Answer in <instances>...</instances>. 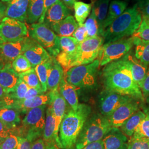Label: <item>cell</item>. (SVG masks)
Wrapping results in <instances>:
<instances>
[{
    "mask_svg": "<svg viewBox=\"0 0 149 149\" xmlns=\"http://www.w3.org/2000/svg\"><path fill=\"white\" fill-rule=\"evenodd\" d=\"M104 44L102 36L88 37L82 43H79L74 56L71 59L68 70L70 68L90 64L97 59Z\"/></svg>",
    "mask_w": 149,
    "mask_h": 149,
    "instance_id": "obj_6",
    "label": "cell"
},
{
    "mask_svg": "<svg viewBox=\"0 0 149 149\" xmlns=\"http://www.w3.org/2000/svg\"><path fill=\"white\" fill-rule=\"evenodd\" d=\"M79 26L74 17L69 15L61 21L55 24L52 30L60 37H71Z\"/></svg>",
    "mask_w": 149,
    "mask_h": 149,
    "instance_id": "obj_24",
    "label": "cell"
},
{
    "mask_svg": "<svg viewBox=\"0 0 149 149\" xmlns=\"http://www.w3.org/2000/svg\"><path fill=\"white\" fill-rule=\"evenodd\" d=\"M31 149H60V148L56 143L48 142L40 138L33 142Z\"/></svg>",
    "mask_w": 149,
    "mask_h": 149,
    "instance_id": "obj_42",
    "label": "cell"
},
{
    "mask_svg": "<svg viewBox=\"0 0 149 149\" xmlns=\"http://www.w3.org/2000/svg\"><path fill=\"white\" fill-rule=\"evenodd\" d=\"M0 1H2V0H0Z\"/></svg>",
    "mask_w": 149,
    "mask_h": 149,
    "instance_id": "obj_61",
    "label": "cell"
},
{
    "mask_svg": "<svg viewBox=\"0 0 149 149\" xmlns=\"http://www.w3.org/2000/svg\"><path fill=\"white\" fill-rule=\"evenodd\" d=\"M124 1H127H127H129V0H124Z\"/></svg>",
    "mask_w": 149,
    "mask_h": 149,
    "instance_id": "obj_60",
    "label": "cell"
},
{
    "mask_svg": "<svg viewBox=\"0 0 149 149\" xmlns=\"http://www.w3.org/2000/svg\"><path fill=\"white\" fill-rule=\"evenodd\" d=\"M112 128L108 118L103 115H95L88 119L77 139L76 149H81L86 145L102 140Z\"/></svg>",
    "mask_w": 149,
    "mask_h": 149,
    "instance_id": "obj_4",
    "label": "cell"
},
{
    "mask_svg": "<svg viewBox=\"0 0 149 149\" xmlns=\"http://www.w3.org/2000/svg\"><path fill=\"white\" fill-rule=\"evenodd\" d=\"M29 0H11L7 2L5 17L26 21Z\"/></svg>",
    "mask_w": 149,
    "mask_h": 149,
    "instance_id": "obj_19",
    "label": "cell"
},
{
    "mask_svg": "<svg viewBox=\"0 0 149 149\" xmlns=\"http://www.w3.org/2000/svg\"><path fill=\"white\" fill-rule=\"evenodd\" d=\"M2 106H5V103H4L3 102L1 101L0 100V107Z\"/></svg>",
    "mask_w": 149,
    "mask_h": 149,
    "instance_id": "obj_56",
    "label": "cell"
},
{
    "mask_svg": "<svg viewBox=\"0 0 149 149\" xmlns=\"http://www.w3.org/2000/svg\"><path fill=\"white\" fill-rule=\"evenodd\" d=\"M84 25L87 29L88 37H93L98 36H100V27L93 8L92 9L89 17L86 20Z\"/></svg>",
    "mask_w": 149,
    "mask_h": 149,
    "instance_id": "obj_36",
    "label": "cell"
},
{
    "mask_svg": "<svg viewBox=\"0 0 149 149\" xmlns=\"http://www.w3.org/2000/svg\"><path fill=\"white\" fill-rule=\"evenodd\" d=\"M54 58L52 57L48 61L39 64L36 66L34 69L36 71L38 78L40 82L43 91L46 93L48 91L47 89V82L48 76L50 71V69L53 64Z\"/></svg>",
    "mask_w": 149,
    "mask_h": 149,
    "instance_id": "obj_32",
    "label": "cell"
},
{
    "mask_svg": "<svg viewBox=\"0 0 149 149\" xmlns=\"http://www.w3.org/2000/svg\"><path fill=\"white\" fill-rule=\"evenodd\" d=\"M139 10L141 12L142 17L149 19V0H147Z\"/></svg>",
    "mask_w": 149,
    "mask_h": 149,
    "instance_id": "obj_50",
    "label": "cell"
},
{
    "mask_svg": "<svg viewBox=\"0 0 149 149\" xmlns=\"http://www.w3.org/2000/svg\"><path fill=\"white\" fill-rule=\"evenodd\" d=\"M28 88L29 87L20 79L14 90L7 94L9 101L7 105L6 106H7L12 101L24 99Z\"/></svg>",
    "mask_w": 149,
    "mask_h": 149,
    "instance_id": "obj_35",
    "label": "cell"
},
{
    "mask_svg": "<svg viewBox=\"0 0 149 149\" xmlns=\"http://www.w3.org/2000/svg\"><path fill=\"white\" fill-rule=\"evenodd\" d=\"M70 13L69 8L65 5L61 0H59L49 8L43 23L52 29L55 24L66 18L69 16Z\"/></svg>",
    "mask_w": 149,
    "mask_h": 149,
    "instance_id": "obj_17",
    "label": "cell"
},
{
    "mask_svg": "<svg viewBox=\"0 0 149 149\" xmlns=\"http://www.w3.org/2000/svg\"><path fill=\"white\" fill-rule=\"evenodd\" d=\"M64 71L61 65L54 58L53 64L48 76L47 89L48 91L55 90L59 88V85L63 79Z\"/></svg>",
    "mask_w": 149,
    "mask_h": 149,
    "instance_id": "obj_26",
    "label": "cell"
},
{
    "mask_svg": "<svg viewBox=\"0 0 149 149\" xmlns=\"http://www.w3.org/2000/svg\"><path fill=\"white\" fill-rule=\"evenodd\" d=\"M23 55L29 60L33 68L48 61L52 58L46 49L35 40L27 48Z\"/></svg>",
    "mask_w": 149,
    "mask_h": 149,
    "instance_id": "obj_20",
    "label": "cell"
},
{
    "mask_svg": "<svg viewBox=\"0 0 149 149\" xmlns=\"http://www.w3.org/2000/svg\"><path fill=\"white\" fill-rule=\"evenodd\" d=\"M74 18L79 25L84 24L86 18L91 14L92 5L81 1H76L74 5Z\"/></svg>",
    "mask_w": 149,
    "mask_h": 149,
    "instance_id": "obj_33",
    "label": "cell"
},
{
    "mask_svg": "<svg viewBox=\"0 0 149 149\" xmlns=\"http://www.w3.org/2000/svg\"><path fill=\"white\" fill-rule=\"evenodd\" d=\"M77 87L68 83L64 77L59 85V92L72 109L77 110L79 103L77 93Z\"/></svg>",
    "mask_w": 149,
    "mask_h": 149,
    "instance_id": "obj_23",
    "label": "cell"
},
{
    "mask_svg": "<svg viewBox=\"0 0 149 149\" xmlns=\"http://www.w3.org/2000/svg\"><path fill=\"white\" fill-rule=\"evenodd\" d=\"M145 117L143 111L139 110L128 119L120 127V130L127 137H132L136 129Z\"/></svg>",
    "mask_w": 149,
    "mask_h": 149,
    "instance_id": "obj_28",
    "label": "cell"
},
{
    "mask_svg": "<svg viewBox=\"0 0 149 149\" xmlns=\"http://www.w3.org/2000/svg\"><path fill=\"white\" fill-rule=\"evenodd\" d=\"M123 58L130 70L134 80L141 88L148 67L139 61L130 52Z\"/></svg>",
    "mask_w": 149,
    "mask_h": 149,
    "instance_id": "obj_18",
    "label": "cell"
},
{
    "mask_svg": "<svg viewBox=\"0 0 149 149\" xmlns=\"http://www.w3.org/2000/svg\"><path fill=\"white\" fill-rule=\"evenodd\" d=\"M134 45L133 38H124L111 43L104 44L98 56L100 66L122 59L128 54Z\"/></svg>",
    "mask_w": 149,
    "mask_h": 149,
    "instance_id": "obj_8",
    "label": "cell"
},
{
    "mask_svg": "<svg viewBox=\"0 0 149 149\" xmlns=\"http://www.w3.org/2000/svg\"><path fill=\"white\" fill-rule=\"evenodd\" d=\"M127 149H149V138L132 136L128 140Z\"/></svg>",
    "mask_w": 149,
    "mask_h": 149,
    "instance_id": "obj_40",
    "label": "cell"
},
{
    "mask_svg": "<svg viewBox=\"0 0 149 149\" xmlns=\"http://www.w3.org/2000/svg\"><path fill=\"white\" fill-rule=\"evenodd\" d=\"M140 108L139 100L133 98L130 101L119 107L108 118L112 127L120 128L123 124Z\"/></svg>",
    "mask_w": 149,
    "mask_h": 149,
    "instance_id": "obj_13",
    "label": "cell"
},
{
    "mask_svg": "<svg viewBox=\"0 0 149 149\" xmlns=\"http://www.w3.org/2000/svg\"><path fill=\"white\" fill-rule=\"evenodd\" d=\"M34 41L29 36L15 42L3 43L0 45V57L5 64H11L17 57L23 54Z\"/></svg>",
    "mask_w": 149,
    "mask_h": 149,
    "instance_id": "obj_12",
    "label": "cell"
},
{
    "mask_svg": "<svg viewBox=\"0 0 149 149\" xmlns=\"http://www.w3.org/2000/svg\"><path fill=\"white\" fill-rule=\"evenodd\" d=\"M5 65V63L3 62V61L2 60V58L0 57V69H1L2 68H3Z\"/></svg>",
    "mask_w": 149,
    "mask_h": 149,
    "instance_id": "obj_55",
    "label": "cell"
},
{
    "mask_svg": "<svg viewBox=\"0 0 149 149\" xmlns=\"http://www.w3.org/2000/svg\"><path fill=\"white\" fill-rule=\"evenodd\" d=\"M133 98H134L130 96L104 91L102 93L100 100V109L102 115L109 117L119 107L130 101Z\"/></svg>",
    "mask_w": 149,
    "mask_h": 149,
    "instance_id": "obj_11",
    "label": "cell"
},
{
    "mask_svg": "<svg viewBox=\"0 0 149 149\" xmlns=\"http://www.w3.org/2000/svg\"><path fill=\"white\" fill-rule=\"evenodd\" d=\"M15 129H13L0 120V138L6 139L12 134L15 133Z\"/></svg>",
    "mask_w": 149,
    "mask_h": 149,
    "instance_id": "obj_45",
    "label": "cell"
},
{
    "mask_svg": "<svg viewBox=\"0 0 149 149\" xmlns=\"http://www.w3.org/2000/svg\"><path fill=\"white\" fill-rule=\"evenodd\" d=\"M29 36L49 52L55 45L58 36L44 23L32 24L28 29Z\"/></svg>",
    "mask_w": 149,
    "mask_h": 149,
    "instance_id": "obj_10",
    "label": "cell"
},
{
    "mask_svg": "<svg viewBox=\"0 0 149 149\" xmlns=\"http://www.w3.org/2000/svg\"><path fill=\"white\" fill-rule=\"evenodd\" d=\"M44 0H29L26 22L32 24L39 21L44 10Z\"/></svg>",
    "mask_w": 149,
    "mask_h": 149,
    "instance_id": "obj_30",
    "label": "cell"
},
{
    "mask_svg": "<svg viewBox=\"0 0 149 149\" xmlns=\"http://www.w3.org/2000/svg\"><path fill=\"white\" fill-rule=\"evenodd\" d=\"M55 128V119L51 107L49 106L46 110L45 124L42 138L46 141L56 143L59 148L62 149L59 136L56 134Z\"/></svg>",
    "mask_w": 149,
    "mask_h": 149,
    "instance_id": "obj_22",
    "label": "cell"
},
{
    "mask_svg": "<svg viewBox=\"0 0 149 149\" xmlns=\"http://www.w3.org/2000/svg\"><path fill=\"white\" fill-rule=\"evenodd\" d=\"M100 61L96 59L87 65L74 66L64 72V78L70 84L76 87L84 88L92 86L95 84Z\"/></svg>",
    "mask_w": 149,
    "mask_h": 149,
    "instance_id": "obj_7",
    "label": "cell"
},
{
    "mask_svg": "<svg viewBox=\"0 0 149 149\" xmlns=\"http://www.w3.org/2000/svg\"><path fill=\"white\" fill-rule=\"evenodd\" d=\"M0 120L15 129L21 122L20 113L9 107H0Z\"/></svg>",
    "mask_w": 149,
    "mask_h": 149,
    "instance_id": "obj_27",
    "label": "cell"
},
{
    "mask_svg": "<svg viewBox=\"0 0 149 149\" xmlns=\"http://www.w3.org/2000/svg\"><path fill=\"white\" fill-rule=\"evenodd\" d=\"M11 66L18 74H21L32 69V66L26 57L22 54L17 57L11 63Z\"/></svg>",
    "mask_w": 149,
    "mask_h": 149,
    "instance_id": "obj_38",
    "label": "cell"
},
{
    "mask_svg": "<svg viewBox=\"0 0 149 149\" xmlns=\"http://www.w3.org/2000/svg\"><path fill=\"white\" fill-rule=\"evenodd\" d=\"M128 2L124 0H112L110 2L108 14L104 24V30L127 10Z\"/></svg>",
    "mask_w": 149,
    "mask_h": 149,
    "instance_id": "obj_25",
    "label": "cell"
},
{
    "mask_svg": "<svg viewBox=\"0 0 149 149\" xmlns=\"http://www.w3.org/2000/svg\"><path fill=\"white\" fill-rule=\"evenodd\" d=\"M47 105L33 108L26 114L18 130V136L29 139L32 143L43 136Z\"/></svg>",
    "mask_w": 149,
    "mask_h": 149,
    "instance_id": "obj_5",
    "label": "cell"
},
{
    "mask_svg": "<svg viewBox=\"0 0 149 149\" xmlns=\"http://www.w3.org/2000/svg\"><path fill=\"white\" fill-rule=\"evenodd\" d=\"M5 43L2 40V39L0 38V45H1L3 43Z\"/></svg>",
    "mask_w": 149,
    "mask_h": 149,
    "instance_id": "obj_58",
    "label": "cell"
},
{
    "mask_svg": "<svg viewBox=\"0 0 149 149\" xmlns=\"http://www.w3.org/2000/svg\"><path fill=\"white\" fill-rule=\"evenodd\" d=\"M19 79L29 87L42 88L40 82L34 68L26 72L19 74Z\"/></svg>",
    "mask_w": 149,
    "mask_h": 149,
    "instance_id": "obj_34",
    "label": "cell"
},
{
    "mask_svg": "<svg viewBox=\"0 0 149 149\" xmlns=\"http://www.w3.org/2000/svg\"><path fill=\"white\" fill-rule=\"evenodd\" d=\"M103 79L106 90L144 101L141 90L123 58L105 65Z\"/></svg>",
    "mask_w": 149,
    "mask_h": 149,
    "instance_id": "obj_1",
    "label": "cell"
},
{
    "mask_svg": "<svg viewBox=\"0 0 149 149\" xmlns=\"http://www.w3.org/2000/svg\"><path fill=\"white\" fill-rule=\"evenodd\" d=\"M29 37V32L24 22L5 17L0 23V38L5 43L15 42Z\"/></svg>",
    "mask_w": 149,
    "mask_h": 149,
    "instance_id": "obj_9",
    "label": "cell"
},
{
    "mask_svg": "<svg viewBox=\"0 0 149 149\" xmlns=\"http://www.w3.org/2000/svg\"><path fill=\"white\" fill-rule=\"evenodd\" d=\"M19 136L14 134L10 135L0 145V149H17L19 143Z\"/></svg>",
    "mask_w": 149,
    "mask_h": 149,
    "instance_id": "obj_41",
    "label": "cell"
},
{
    "mask_svg": "<svg viewBox=\"0 0 149 149\" xmlns=\"http://www.w3.org/2000/svg\"><path fill=\"white\" fill-rule=\"evenodd\" d=\"M134 38L149 42V19L143 17L141 24L137 31L132 36Z\"/></svg>",
    "mask_w": 149,
    "mask_h": 149,
    "instance_id": "obj_39",
    "label": "cell"
},
{
    "mask_svg": "<svg viewBox=\"0 0 149 149\" xmlns=\"http://www.w3.org/2000/svg\"><path fill=\"white\" fill-rule=\"evenodd\" d=\"M42 88L29 87L24 99H31L44 93Z\"/></svg>",
    "mask_w": 149,
    "mask_h": 149,
    "instance_id": "obj_46",
    "label": "cell"
},
{
    "mask_svg": "<svg viewBox=\"0 0 149 149\" xmlns=\"http://www.w3.org/2000/svg\"><path fill=\"white\" fill-rule=\"evenodd\" d=\"M110 0H97L93 5L96 19L100 27V36H103L104 32V24L106 21Z\"/></svg>",
    "mask_w": 149,
    "mask_h": 149,
    "instance_id": "obj_29",
    "label": "cell"
},
{
    "mask_svg": "<svg viewBox=\"0 0 149 149\" xmlns=\"http://www.w3.org/2000/svg\"><path fill=\"white\" fill-rule=\"evenodd\" d=\"M0 100L3 102L6 106L8 103V95L4 90L2 86L0 85Z\"/></svg>",
    "mask_w": 149,
    "mask_h": 149,
    "instance_id": "obj_51",
    "label": "cell"
},
{
    "mask_svg": "<svg viewBox=\"0 0 149 149\" xmlns=\"http://www.w3.org/2000/svg\"><path fill=\"white\" fill-rule=\"evenodd\" d=\"M49 101L50 96L48 92L31 99H23L12 101L7 107L15 109L19 113L26 114L33 108L49 104Z\"/></svg>",
    "mask_w": 149,
    "mask_h": 149,
    "instance_id": "obj_15",
    "label": "cell"
},
{
    "mask_svg": "<svg viewBox=\"0 0 149 149\" xmlns=\"http://www.w3.org/2000/svg\"><path fill=\"white\" fill-rule=\"evenodd\" d=\"M143 112L145 117L136 129L133 136L149 138V104L144 108Z\"/></svg>",
    "mask_w": 149,
    "mask_h": 149,
    "instance_id": "obj_37",
    "label": "cell"
},
{
    "mask_svg": "<svg viewBox=\"0 0 149 149\" xmlns=\"http://www.w3.org/2000/svg\"><path fill=\"white\" fill-rule=\"evenodd\" d=\"M11 1V0H2L1 1L3 2H5V3H6V2L7 3V2H8V1Z\"/></svg>",
    "mask_w": 149,
    "mask_h": 149,
    "instance_id": "obj_59",
    "label": "cell"
},
{
    "mask_svg": "<svg viewBox=\"0 0 149 149\" xmlns=\"http://www.w3.org/2000/svg\"><path fill=\"white\" fill-rule=\"evenodd\" d=\"M65 5L67 6L69 9L74 7V3L76 0H61Z\"/></svg>",
    "mask_w": 149,
    "mask_h": 149,
    "instance_id": "obj_53",
    "label": "cell"
},
{
    "mask_svg": "<svg viewBox=\"0 0 149 149\" xmlns=\"http://www.w3.org/2000/svg\"><path fill=\"white\" fill-rule=\"evenodd\" d=\"M59 0H44V10L42 15L41 16L39 20V23H43L45 18V16L47 12L49 10V8L55 4L57 1Z\"/></svg>",
    "mask_w": 149,
    "mask_h": 149,
    "instance_id": "obj_47",
    "label": "cell"
},
{
    "mask_svg": "<svg viewBox=\"0 0 149 149\" xmlns=\"http://www.w3.org/2000/svg\"><path fill=\"white\" fill-rule=\"evenodd\" d=\"M50 101L49 106L51 107L55 119V132L59 136V131L60 124L66 114L67 102L61 95L59 90H55L49 92Z\"/></svg>",
    "mask_w": 149,
    "mask_h": 149,
    "instance_id": "obj_14",
    "label": "cell"
},
{
    "mask_svg": "<svg viewBox=\"0 0 149 149\" xmlns=\"http://www.w3.org/2000/svg\"><path fill=\"white\" fill-rule=\"evenodd\" d=\"M4 140H5V139L1 138H0V145L3 142Z\"/></svg>",
    "mask_w": 149,
    "mask_h": 149,
    "instance_id": "obj_57",
    "label": "cell"
},
{
    "mask_svg": "<svg viewBox=\"0 0 149 149\" xmlns=\"http://www.w3.org/2000/svg\"><path fill=\"white\" fill-rule=\"evenodd\" d=\"M130 1H132L133 3H134L135 5H137L139 9H140L144 5V3L146 2L147 0H130Z\"/></svg>",
    "mask_w": 149,
    "mask_h": 149,
    "instance_id": "obj_54",
    "label": "cell"
},
{
    "mask_svg": "<svg viewBox=\"0 0 149 149\" xmlns=\"http://www.w3.org/2000/svg\"><path fill=\"white\" fill-rule=\"evenodd\" d=\"M7 8V3L0 1V23L5 17V12Z\"/></svg>",
    "mask_w": 149,
    "mask_h": 149,
    "instance_id": "obj_52",
    "label": "cell"
},
{
    "mask_svg": "<svg viewBox=\"0 0 149 149\" xmlns=\"http://www.w3.org/2000/svg\"><path fill=\"white\" fill-rule=\"evenodd\" d=\"M81 149H104V145L102 140L86 145Z\"/></svg>",
    "mask_w": 149,
    "mask_h": 149,
    "instance_id": "obj_49",
    "label": "cell"
},
{
    "mask_svg": "<svg viewBox=\"0 0 149 149\" xmlns=\"http://www.w3.org/2000/svg\"><path fill=\"white\" fill-rule=\"evenodd\" d=\"M91 113V108L89 105L81 103L77 110L71 109L65 114L59 131L62 149H72L75 146L78 136Z\"/></svg>",
    "mask_w": 149,
    "mask_h": 149,
    "instance_id": "obj_2",
    "label": "cell"
},
{
    "mask_svg": "<svg viewBox=\"0 0 149 149\" xmlns=\"http://www.w3.org/2000/svg\"><path fill=\"white\" fill-rule=\"evenodd\" d=\"M133 39L134 44L135 45V57L149 68V42H145L134 38Z\"/></svg>",
    "mask_w": 149,
    "mask_h": 149,
    "instance_id": "obj_31",
    "label": "cell"
},
{
    "mask_svg": "<svg viewBox=\"0 0 149 149\" xmlns=\"http://www.w3.org/2000/svg\"><path fill=\"white\" fill-rule=\"evenodd\" d=\"M32 143L29 139L19 136V143L17 149H31Z\"/></svg>",
    "mask_w": 149,
    "mask_h": 149,
    "instance_id": "obj_48",
    "label": "cell"
},
{
    "mask_svg": "<svg viewBox=\"0 0 149 149\" xmlns=\"http://www.w3.org/2000/svg\"><path fill=\"white\" fill-rule=\"evenodd\" d=\"M142 15L137 5L127 9L107 27L103 33L104 44L132 36L142 21Z\"/></svg>",
    "mask_w": 149,
    "mask_h": 149,
    "instance_id": "obj_3",
    "label": "cell"
},
{
    "mask_svg": "<svg viewBox=\"0 0 149 149\" xmlns=\"http://www.w3.org/2000/svg\"><path fill=\"white\" fill-rule=\"evenodd\" d=\"M72 36L79 43H82L86 39H87L88 38L87 32L84 24L79 25Z\"/></svg>",
    "mask_w": 149,
    "mask_h": 149,
    "instance_id": "obj_43",
    "label": "cell"
},
{
    "mask_svg": "<svg viewBox=\"0 0 149 149\" xmlns=\"http://www.w3.org/2000/svg\"><path fill=\"white\" fill-rule=\"evenodd\" d=\"M140 89L144 97V101L149 103V67Z\"/></svg>",
    "mask_w": 149,
    "mask_h": 149,
    "instance_id": "obj_44",
    "label": "cell"
},
{
    "mask_svg": "<svg viewBox=\"0 0 149 149\" xmlns=\"http://www.w3.org/2000/svg\"><path fill=\"white\" fill-rule=\"evenodd\" d=\"M19 80V74L13 69L11 64H5L0 69V85L7 94L14 90Z\"/></svg>",
    "mask_w": 149,
    "mask_h": 149,
    "instance_id": "obj_21",
    "label": "cell"
},
{
    "mask_svg": "<svg viewBox=\"0 0 149 149\" xmlns=\"http://www.w3.org/2000/svg\"><path fill=\"white\" fill-rule=\"evenodd\" d=\"M104 149H127V136L118 128L112 129L102 139Z\"/></svg>",
    "mask_w": 149,
    "mask_h": 149,
    "instance_id": "obj_16",
    "label": "cell"
}]
</instances>
